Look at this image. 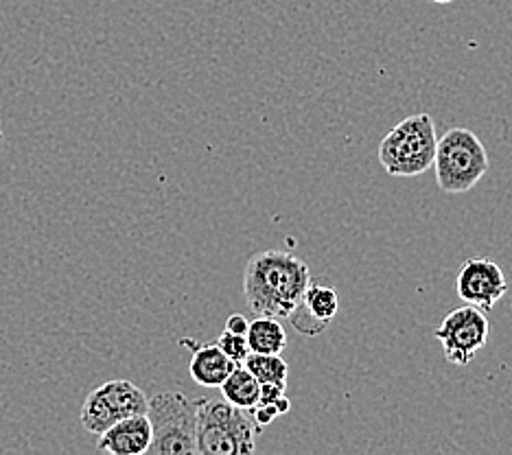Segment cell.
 Returning <instances> with one entry per match:
<instances>
[{"label": "cell", "instance_id": "obj_1", "mask_svg": "<svg viewBox=\"0 0 512 455\" xmlns=\"http://www.w3.org/2000/svg\"><path fill=\"white\" fill-rule=\"evenodd\" d=\"M311 283L309 265L283 250L250 256L243 272V298L256 315L285 320L296 309Z\"/></svg>", "mask_w": 512, "mask_h": 455}, {"label": "cell", "instance_id": "obj_2", "mask_svg": "<svg viewBox=\"0 0 512 455\" xmlns=\"http://www.w3.org/2000/svg\"><path fill=\"white\" fill-rule=\"evenodd\" d=\"M195 427V453L232 455L254 453L259 427L250 410H241L228 401L200 399Z\"/></svg>", "mask_w": 512, "mask_h": 455}, {"label": "cell", "instance_id": "obj_3", "mask_svg": "<svg viewBox=\"0 0 512 455\" xmlns=\"http://www.w3.org/2000/svg\"><path fill=\"white\" fill-rule=\"evenodd\" d=\"M436 123L427 112L407 116L383 136L379 162L392 178H416L434 167Z\"/></svg>", "mask_w": 512, "mask_h": 455}, {"label": "cell", "instance_id": "obj_4", "mask_svg": "<svg viewBox=\"0 0 512 455\" xmlns=\"http://www.w3.org/2000/svg\"><path fill=\"white\" fill-rule=\"evenodd\" d=\"M434 171L442 193H469L488 171L486 147L467 127H451L438 138Z\"/></svg>", "mask_w": 512, "mask_h": 455}, {"label": "cell", "instance_id": "obj_5", "mask_svg": "<svg viewBox=\"0 0 512 455\" xmlns=\"http://www.w3.org/2000/svg\"><path fill=\"white\" fill-rule=\"evenodd\" d=\"M151 455L195 453L197 407L182 392H158L147 403Z\"/></svg>", "mask_w": 512, "mask_h": 455}, {"label": "cell", "instance_id": "obj_6", "mask_svg": "<svg viewBox=\"0 0 512 455\" xmlns=\"http://www.w3.org/2000/svg\"><path fill=\"white\" fill-rule=\"evenodd\" d=\"M149 399L132 381L116 379L92 390L81 405V425L95 436L110 429L114 423L136 414H147Z\"/></svg>", "mask_w": 512, "mask_h": 455}, {"label": "cell", "instance_id": "obj_7", "mask_svg": "<svg viewBox=\"0 0 512 455\" xmlns=\"http://www.w3.org/2000/svg\"><path fill=\"white\" fill-rule=\"evenodd\" d=\"M488 333H491V322L486 318V311L464 305L442 318L434 337L440 342L447 361L456 366H469L486 346Z\"/></svg>", "mask_w": 512, "mask_h": 455}, {"label": "cell", "instance_id": "obj_8", "mask_svg": "<svg viewBox=\"0 0 512 455\" xmlns=\"http://www.w3.org/2000/svg\"><path fill=\"white\" fill-rule=\"evenodd\" d=\"M456 291L464 305L491 311L506 296L508 280L502 267L495 261L469 259L460 267L456 278Z\"/></svg>", "mask_w": 512, "mask_h": 455}, {"label": "cell", "instance_id": "obj_9", "mask_svg": "<svg viewBox=\"0 0 512 455\" xmlns=\"http://www.w3.org/2000/svg\"><path fill=\"white\" fill-rule=\"evenodd\" d=\"M151 445V423L147 414L127 416L103 431L97 442L99 451L112 455H143Z\"/></svg>", "mask_w": 512, "mask_h": 455}, {"label": "cell", "instance_id": "obj_10", "mask_svg": "<svg viewBox=\"0 0 512 455\" xmlns=\"http://www.w3.org/2000/svg\"><path fill=\"white\" fill-rule=\"evenodd\" d=\"M235 366L239 364H235V361H232L217 344H211V346L197 344L193 348L189 372H191V379L197 385H204V388H219L230 372L235 370Z\"/></svg>", "mask_w": 512, "mask_h": 455}, {"label": "cell", "instance_id": "obj_11", "mask_svg": "<svg viewBox=\"0 0 512 455\" xmlns=\"http://www.w3.org/2000/svg\"><path fill=\"white\" fill-rule=\"evenodd\" d=\"M246 340L250 346V353L283 355V350L287 346V333L283 329L281 320L259 315L254 322H250Z\"/></svg>", "mask_w": 512, "mask_h": 455}, {"label": "cell", "instance_id": "obj_12", "mask_svg": "<svg viewBox=\"0 0 512 455\" xmlns=\"http://www.w3.org/2000/svg\"><path fill=\"white\" fill-rule=\"evenodd\" d=\"M219 390L228 403L241 407V410H252V407L259 403L261 383L254 379V375L246 366L239 364L226 377V381L219 385Z\"/></svg>", "mask_w": 512, "mask_h": 455}, {"label": "cell", "instance_id": "obj_13", "mask_svg": "<svg viewBox=\"0 0 512 455\" xmlns=\"http://www.w3.org/2000/svg\"><path fill=\"white\" fill-rule=\"evenodd\" d=\"M298 307L305 311L313 322H318L322 329H327L337 311H340V296H337V291L331 287L309 283L305 296L298 302Z\"/></svg>", "mask_w": 512, "mask_h": 455}, {"label": "cell", "instance_id": "obj_14", "mask_svg": "<svg viewBox=\"0 0 512 455\" xmlns=\"http://www.w3.org/2000/svg\"><path fill=\"white\" fill-rule=\"evenodd\" d=\"M243 366H246L254 379L259 383H278L287 388V375L289 366L281 355H263V353H248L243 359Z\"/></svg>", "mask_w": 512, "mask_h": 455}, {"label": "cell", "instance_id": "obj_15", "mask_svg": "<svg viewBox=\"0 0 512 455\" xmlns=\"http://www.w3.org/2000/svg\"><path fill=\"white\" fill-rule=\"evenodd\" d=\"M217 346L224 350V353L235 361V364H243V359L248 357L250 353V346H248V340L246 335H239V333H230L224 329V333L219 335L217 340Z\"/></svg>", "mask_w": 512, "mask_h": 455}, {"label": "cell", "instance_id": "obj_16", "mask_svg": "<svg viewBox=\"0 0 512 455\" xmlns=\"http://www.w3.org/2000/svg\"><path fill=\"white\" fill-rule=\"evenodd\" d=\"M250 414H252V420H254L256 427H259V429L272 425L274 418L281 416V414H278V410H276V405H254L252 410H250Z\"/></svg>", "mask_w": 512, "mask_h": 455}, {"label": "cell", "instance_id": "obj_17", "mask_svg": "<svg viewBox=\"0 0 512 455\" xmlns=\"http://www.w3.org/2000/svg\"><path fill=\"white\" fill-rule=\"evenodd\" d=\"M285 394V385L278 383H261V394H259V403L256 405H274L281 396Z\"/></svg>", "mask_w": 512, "mask_h": 455}, {"label": "cell", "instance_id": "obj_18", "mask_svg": "<svg viewBox=\"0 0 512 455\" xmlns=\"http://www.w3.org/2000/svg\"><path fill=\"white\" fill-rule=\"evenodd\" d=\"M248 326H250V322H248L246 315H241V313H232V315H228V320H226V331H230V333H239V335H246V333H248Z\"/></svg>", "mask_w": 512, "mask_h": 455}, {"label": "cell", "instance_id": "obj_19", "mask_svg": "<svg viewBox=\"0 0 512 455\" xmlns=\"http://www.w3.org/2000/svg\"><path fill=\"white\" fill-rule=\"evenodd\" d=\"M274 405H276V410H278V414H287V412H289V407H292V403H289V399H287V396H285V394H283V396H281V399H278V401H276Z\"/></svg>", "mask_w": 512, "mask_h": 455}, {"label": "cell", "instance_id": "obj_20", "mask_svg": "<svg viewBox=\"0 0 512 455\" xmlns=\"http://www.w3.org/2000/svg\"><path fill=\"white\" fill-rule=\"evenodd\" d=\"M429 3H436V5H449L453 0H429Z\"/></svg>", "mask_w": 512, "mask_h": 455}, {"label": "cell", "instance_id": "obj_21", "mask_svg": "<svg viewBox=\"0 0 512 455\" xmlns=\"http://www.w3.org/2000/svg\"><path fill=\"white\" fill-rule=\"evenodd\" d=\"M3 140H5V134H3V123H0V147H3Z\"/></svg>", "mask_w": 512, "mask_h": 455}]
</instances>
